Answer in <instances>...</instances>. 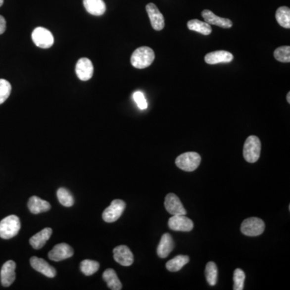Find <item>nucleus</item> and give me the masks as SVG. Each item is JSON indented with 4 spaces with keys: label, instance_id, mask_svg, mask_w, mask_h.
Masks as SVG:
<instances>
[{
    "label": "nucleus",
    "instance_id": "obj_1",
    "mask_svg": "<svg viewBox=\"0 0 290 290\" xmlns=\"http://www.w3.org/2000/svg\"><path fill=\"white\" fill-rule=\"evenodd\" d=\"M155 59L153 50L147 46H142L135 50L131 56V64L137 69H145L152 65Z\"/></svg>",
    "mask_w": 290,
    "mask_h": 290
},
{
    "label": "nucleus",
    "instance_id": "obj_2",
    "mask_svg": "<svg viewBox=\"0 0 290 290\" xmlns=\"http://www.w3.org/2000/svg\"><path fill=\"white\" fill-rule=\"evenodd\" d=\"M21 228L19 217L14 214L9 215L0 221V237L4 240L13 238Z\"/></svg>",
    "mask_w": 290,
    "mask_h": 290
},
{
    "label": "nucleus",
    "instance_id": "obj_3",
    "mask_svg": "<svg viewBox=\"0 0 290 290\" xmlns=\"http://www.w3.org/2000/svg\"><path fill=\"white\" fill-rule=\"evenodd\" d=\"M261 152L260 139L256 136H250L243 146V157L248 163H255L259 160Z\"/></svg>",
    "mask_w": 290,
    "mask_h": 290
},
{
    "label": "nucleus",
    "instance_id": "obj_4",
    "mask_svg": "<svg viewBox=\"0 0 290 290\" xmlns=\"http://www.w3.org/2000/svg\"><path fill=\"white\" fill-rule=\"evenodd\" d=\"M176 165L187 172H193L197 169L201 163V156L194 152H185L176 159Z\"/></svg>",
    "mask_w": 290,
    "mask_h": 290
},
{
    "label": "nucleus",
    "instance_id": "obj_5",
    "mask_svg": "<svg viewBox=\"0 0 290 290\" xmlns=\"http://www.w3.org/2000/svg\"><path fill=\"white\" fill-rule=\"evenodd\" d=\"M265 229V224L262 219L251 217L245 219L241 224V232L247 236H258L262 234Z\"/></svg>",
    "mask_w": 290,
    "mask_h": 290
},
{
    "label": "nucleus",
    "instance_id": "obj_6",
    "mask_svg": "<svg viewBox=\"0 0 290 290\" xmlns=\"http://www.w3.org/2000/svg\"><path fill=\"white\" fill-rule=\"evenodd\" d=\"M35 45L42 48H48L54 44V37L52 33L43 27L35 28L32 34Z\"/></svg>",
    "mask_w": 290,
    "mask_h": 290
},
{
    "label": "nucleus",
    "instance_id": "obj_7",
    "mask_svg": "<svg viewBox=\"0 0 290 290\" xmlns=\"http://www.w3.org/2000/svg\"><path fill=\"white\" fill-rule=\"evenodd\" d=\"M126 208V203L123 200L115 199L111 205L106 208L102 213V219L106 223H114L120 218Z\"/></svg>",
    "mask_w": 290,
    "mask_h": 290
},
{
    "label": "nucleus",
    "instance_id": "obj_8",
    "mask_svg": "<svg viewBox=\"0 0 290 290\" xmlns=\"http://www.w3.org/2000/svg\"><path fill=\"white\" fill-rule=\"evenodd\" d=\"M169 227L177 232H191L193 228V223L191 219L185 216V214L173 215L169 219Z\"/></svg>",
    "mask_w": 290,
    "mask_h": 290
},
{
    "label": "nucleus",
    "instance_id": "obj_9",
    "mask_svg": "<svg viewBox=\"0 0 290 290\" xmlns=\"http://www.w3.org/2000/svg\"><path fill=\"white\" fill-rule=\"evenodd\" d=\"M74 255V250L69 244L61 242L56 245L51 251L48 252V258L52 261H61L72 257Z\"/></svg>",
    "mask_w": 290,
    "mask_h": 290
},
{
    "label": "nucleus",
    "instance_id": "obj_10",
    "mask_svg": "<svg viewBox=\"0 0 290 290\" xmlns=\"http://www.w3.org/2000/svg\"><path fill=\"white\" fill-rule=\"evenodd\" d=\"M146 11L150 19L152 28L156 31L162 30L165 28V18L156 5L150 2L146 6Z\"/></svg>",
    "mask_w": 290,
    "mask_h": 290
},
{
    "label": "nucleus",
    "instance_id": "obj_11",
    "mask_svg": "<svg viewBox=\"0 0 290 290\" xmlns=\"http://www.w3.org/2000/svg\"><path fill=\"white\" fill-rule=\"evenodd\" d=\"M77 76L82 81H88L93 77L94 66L90 59L83 57L78 60L75 67Z\"/></svg>",
    "mask_w": 290,
    "mask_h": 290
},
{
    "label": "nucleus",
    "instance_id": "obj_12",
    "mask_svg": "<svg viewBox=\"0 0 290 290\" xmlns=\"http://www.w3.org/2000/svg\"><path fill=\"white\" fill-rule=\"evenodd\" d=\"M114 259L116 262L123 266H131L134 261V256L129 247L120 245L113 250Z\"/></svg>",
    "mask_w": 290,
    "mask_h": 290
},
{
    "label": "nucleus",
    "instance_id": "obj_13",
    "mask_svg": "<svg viewBox=\"0 0 290 290\" xmlns=\"http://www.w3.org/2000/svg\"><path fill=\"white\" fill-rule=\"evenodd\" d=\"M165 207L167 211L172 215L187 214V210L182 205L179 197L174 193L167 194L165 200Z\"/></svg>",
    "mask_w": 290,
    "mask_h": 290
},
{
    "label": "nucleus",
    "instance_id": "obj_14",
    "mask_svg": "<svg viewBox=\"0 0 290 290\" xmlns=\"http://www.w3.org/2000/svg\"><path fill=\"white\" fill-rule=\"evenodd\" d=\"M30 264L35 270L42 273L43 275L49 277V278H53V277H56V269L53 267L51 266L44 259L37 257V256H33V257L31 258Z\"/></svg>",
    "mask_w": 290,
    "mask_h": 290
},
{
    "label": "nucleus",
    "instance_id": "obj_15",
    "mask_svg": "<svg viewBox=\"0 0 290 290\" xmlns=\"http://www.w3.org/2000/svg\"><path fill=\"white\" fill-rule=\"evenodd\" d=\"M15 268L16 264L13 260H8L2 265L0 273L1 283L4 287H9L15 280Z\"/></svg>",
    "mask_w": 290,
    "mask_h": 290
},
{
    "label": "nucleus",
    "instance_id": "obj_16",
    "mask_svg": "<svg viewBox=\"0 0 290 290\" xmlns=\"http://www.w3.org/2000/svg\"><path fill=\"white\" fill-rule=\"evenodd\" d=\"M234 59V56L228 51L219 50L209 52L205 56V61L209 65H215L219 63H229Z\"/></svg>",
    "mask_w": 290,
    "mask_h": 290
},
{
    "label": "nucleus",
    "instance_id": "obj_17",
    "mask_svg": "<svg viewBox=\"0 0 290 290\" xmlns=\"http://www.w3.org/2000/svg\"><path fill=\"white\" fill-rule=\"evenodd\" d=\"M201 15L204 20H206V23L209 24H213V25H216L223 28H232V20L226 18L219 17L210 10H204L201 12Z\"/></svg>",
    "mask_w": 290,
    "mask_h": 290
},
{
    "label": "nucleus",
    "instance_id": "obj_18",
    "mask_svg": "<svg viewBox=\"0 0 290 290\" xmlns=\"http://www.w3.org/2000/svg\"><path fill=\"white\" fill-rule=\"evenodd\" d=\"M174 248V241L171 235L165 233L160 239V243L157 247V255L160 258H166L171 253Z\"/></svg>",
    "mask_w": 290,
    "mask_h": 290
},
{
    "label": "nucleus",
    "instance_id": "obj_19",
    "mask_svg": "<svg viewBox=\"0 0 290 290\" xmlns=\"http://www.w3.org/2000/svg\"><path fill=\"white\" fill-rule=\"evenodd\" d=\"M28 209L31 212L34 214H40V213L46 212L51 209V205L49 202L40 198L37 196H33L28 200Z\"/></svg>",
    "mask_w": 290,
    "mask_h": 290
},
{
    "label": "nucleus",
    "instance_id": "obj_20",
    "mask_svg": "<svg viewBox=\"0 0 290 290\" xmlns=\"http://www.w3.org/2000/svg\"><path fill=\"white\" fill-rule=\"evenodd\" d=\"M52 230L50 228H44L42 231L31 237L30 244L34 249H41L45 246L46 242L52 236Z\"/></svg>",
    "mask_w": 290,
    "mask_h": 290
},
{
    "label": "nucleus",
    "instance_id": "obj_21",
    "mask_svg": "<svg viewBox=\"0 0 290 290\" xmlns=\"http://www.w3.org/2000/svg\"><path fill=\"white\" fill-rule=\"evenodd\" d=\"M87 12L93 15H102L106 12V3L103 0H83Z\"/></svg>",
    "mask_w": 290,
    "mask_h": 290
},
{
    "label": "nucleus",
    "instance_id": "obj_22",
    "mask_svg": "<svg viewBox=\"0 0 290 290\" xmlns=\"http://www.w3.org/2000/svg\"><path fill=\"white\" fill-rule=\"evenodd\" d=\"M103 280L108 286L109 289L112 290H122V284L118 278L115 271L112 269H106L102 274Z\"/></svg>",
    "mask_w": 290,
    "mask_h": 290
},
{
    "label": "nucleus",
    "instance_id": "obj_23",
    "mask_svg": "<svg viewBox=\"0 0 290 290\" xmlns=\"http://www.w3.org/2000/svg\"><path fill=\"white\" fill-rule=\"evenodd\" d=\"M187 26L190 30L195 31V32L205 35V36L210 35L212 32V28L210 27V24L199 20H190L187 24Z\"/></svg>",
    "mask_w": 290,
    "mask_h": 290
},
{
    "label": "nucleus",
    "instance_id": "obj_24",
    "mask_svg": "<svg viewBox=\"0 0 290 290\" xmlns=\"http://www.w3.org/2000/svg\"><path fill=\"white\" fill-rule=\"evenodd\" d=\"M189 261H190V257L188 256L180 255L166 263V269L169 272H173V273L178 272L181 270L187 263H189Z\"/></svg>",
    "mask_w": 290,
    "mask_h": 290
},
{
    "label": "nucleus",
    "instance_id": "obj_25",
    "mask_svg": "<svg viewBox=\"0 0 290 290\" xmlns=\"http://www.w3.org/2000/svg\"><path fill=\"white\" fill-rule=\"evenodd\" d=\"M276 19L278 24L285 28H290V9L288 7H280L276 12Z\"/></svg>",
    "mask_w": 290,
    "mask_h": 290
},
{
    "label": "nucleus",
    "instance_id": "obj_26",
    "mask_svg": "<svg viewBox=\"0 0 290 290\" xmlns=\"http://www.w3.org/2000/svg\"><path fill=\"white\" fill-rule=\"evenodd\" d=\"M206 281L210 286H214L216 285L217 279H218V269L216 264L212 261L207 263L205 270Z\"/></svg>",
    "mask_w": 290,
    "mask_h": 290
},
{
    "label": "nucleus",
    "instance_id": "obj_27",
    "mask_svg": "<svg viewBox=\"0 0 290 290\" xmlns=\"http://www.w3.org/2000/svg\"><path fill=\"white\" fill-rule=\"evenodd\" d=\"M99 269V264L96 260H84L80 264L82 273L86 276H91L95 274Z\"/></svg>",
    "mask_w": 290,
    "mask_h": 290
},
{
    "label": "nucleus",
    "instance_id": "obj_28",
    "mask_svg": "<svg viewBox=\"0 0 290 290\" xmlns=\"http://www.w3.org/2000/svg\"><path fill=\"white\" fill-rule=\"evenodd\" d=\"M57 198L62 206L70 207L74 203V197L71 193L65 188H60L57 191Z\"/></svg>",
    "mask_w": 290,
    "mask_h": 290
},
{
    "label": "nucleus",
    "instance_id": "obj_29",
    "mask_svg": "<svg viewBox=\"0 0 290 290\" xmlns=\"http://www.w3.org/2000/svg\"><path fill=\"white\" fill-rule=\"evenodd\" d=\"M274 57L281 62L289 63L290 61V46H282L274 51Z\"/></svg>",
    "mask_w": 290,
    "mask_h": 290
},
{
    "label": "nucleus",
    "instance_id": "obj_30",
    "mask_svg": "<svg viewBox=\"0 0 290 290\" xmlns=\"http://www.w3.org/2000/svg\"><path fill=\"white\" fill-rule=\"evenodd\" d=\"M11 86L8 81L0 78V105L3 103L11 95Z\"/></svg>",
    "mask_w": 290,
    "mask_h": 290
},
{
    "label": "nucleus",
    "instance_id": "obj_31",
    "mask_svg": "<svg viewBox=\"0 0 290 290\" xmlns=\"http://www.w3.org/2000/svg\"><path fill=\"white\" fill-rule=\"evenodd\" d=\"M245 273L242 269H237L234 272V290H243L244 285Z\"/></svg>",
    "mask_w": 290,
    "mask_h": 290
},
{
    "label": "nucleus",
    "instance_id": "obj_32",
    "mask_svg": "<svg viewBox=\"0 0 290 290\" xmlns=\"http://www.w3.org/2000/svg\"><path fill=\"white\" fill-rule=\"evenodd\" d=\"M133 99L137 102V106L141 110H145L147 107V100L145 98V95L141 91H136L133 94Z\"/></svg>",
    "mask_w": 290,
    "mask_h": 290
},
{
    "label": "nucleus",
    "instance_id": "obj_33",
    "mask_svg": "<svg viewBox=\"0 0 290 290\" xmlns=\"http://www.w3.org/2000/svg\"><path fill=\"white\" fill-rule=\"evenodd\" d=\"M6 20L2 15H0V35L4 33L6 31Z\"/></svg>",
    "mask_w": 290,
    "mask_h": 290
},
{
    "label": "nucleus",
    "instance_id": "obj_34",
    "mask_svg": "<svg viewBox=\"0 0 290 290\" xmlns=\"http://www.w3.org/2000/svg\"><path fill=\"white\" fill-rule=\"evenodd\" d=\"M287 101H288L289 103H290V92H289L288 95H287Z\"/></svg>",
    "mask_w": 290,
    "mask_h": 290
},
{
    "label": "nucleus",
    "instance_id": "obj_35",
    "mask_svg": "<svg viewBox=\"0 0 290 290\" xmlns=\"http://www.w3.org/2000/svg\"><path fill=\"white\" fill-rule=\"evenodd\" d=\"M3 4V0H0V7H2Z\"/></svg>",
    "mask_w": 290,
    "mask_h": 290
}]
</instances>
